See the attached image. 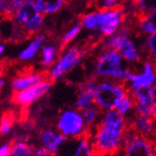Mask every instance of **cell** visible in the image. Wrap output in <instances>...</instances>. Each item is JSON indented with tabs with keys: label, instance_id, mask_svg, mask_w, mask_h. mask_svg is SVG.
I'll return each instance as SVG.
<instances>
[{
	"label": "cell",
	"instance_id": "7402d4cb",
	"mask_svg": "<svg viewBox=\"0 0 156 156\" xmlns=\"http://www.w3.org/2000/svg\"><path fill=\"white\" fill-rule=\"evenodd\" d=\"M58 59L56 48L51 45H47L43 47L41 53V64L46 67L50 68L52 64H54Z\"/></svg>",
	"mask_w": 156,
	"mask_h": 156
},
{
	"label": "cell",
	"instance_id": "9c48e42d",
	"mask_svg": "<svg viewBox=\"0 0 156 156\" xmlns=\"http://www.w3.org/2000/svg\"><path fill=\"white\" fill-rule=\"evenodd\" d=\"M48 79H51V72L48 69H43V71L35 72L26 75L16 76L13 77L12 80V91L23 90Z\"/></svg>",
	"mask_w": 156,
	"mask_h": 156
},
{
	"label": "cell",
	"instance_id": "277c9868",
	"mask_svg": "<svg viewBox=\"0 0 156 156\" xmlns=\"http://www.w3.org/2000/svg\"><path fill=\"white\" fill-rule=\"evenodd\" d=\"M90 128H88L81 135L67 137L54 151L55 156H94L92 150Z\"/></svg>",
	"mask_w": 156,
	"mask_h": 156
},
{
	"label": "cell",
	"instance_id": "ffe728a7",
	"mask_svg": "<svg viewBox=\"0 0 156 156\" xmlns=\"http://www.w3.org/2000/svg\"><path fill=\"white\" fill-rule=\"evenodd\" d=\"M141 50L144 51V54L147 55V62H151V64L156 65V32L150 35L146 45L141 46Z\"/></svg>",
	"mask_w": 156,
	"mask_h": 156
},
{
	"label": "cell",
	"instance_id": "7c38bea8",
	"mask_svg": "<svg viewBox=\"0 0 156 156\" xmlns=\"http://www.w3.org/2000/svg\"><path fill=\"white\" fill-rule=\"evenodd\" d=\"M38 13L39 9L36 4L32 0H28L19 6L16 13H15V21L19 23L20 25L26 27Z\"/></svg>",
	"mask_w": 156,
	"mask_h": 156
},
{
	"label": "cell",
	"instance_id": "2e32d148",
	"mask_svg": "<svg viewBox=\"0 0 156 156\" xmlns=\"http://www.w3.org/2000/svg\"><path fill=\"white\" fill-rule=\"evenodd\" d=\"M39 11L44 14L57 12L64 5H68V0H35Z\"/></svg>",
	"mask_w": 156,
	"mask_h": 156
},
{
	"label": "cell",
	"instance_id": "8992f818",
	"mask_svg": "<svg viewBox=\"0 0 156 156\" xmlns=\"http://www.w3.org/2000/svg\"><path fill=\"white\" fill-rule=\"evenodd\" d=\"M80 112L73 110L65 111L61 113L57 122V129L67 137L81 135L88 129Z\"/></svg>",
	"mask_w": 156,
	"mask_h": 156
},
{
	"label": "cell",
	"instance_id": "7a4b0ae2",
	"mask_svg": "<svg viewBox=\"0 0 156 156\" xmlns=\"http://www.w3.org/2000/svg\"><path fill=\"white\" fill-rule=\"evenodd\" d=\"M127 83L116 80L98 83L94 89V105L102 111L114 110L119 99L127 93Z\"/></svg>",
	"mask_w": 156,
	"mask_h": 156
},
{
	"label": "cell",
	"instance_id": "3957f363",
	"mask_svg": "<svg viewBox=\"0 0 156 156\" xmlns=\"http://www.w3.org/2000/svg\"><path fill=\"white\" fill-rule=\"evenodd\" d=\"M96 73L99 76L112 77L116 81L126 82H130L134 74L129 69L123 68L121 54L114 51H108L99 57Z\"/></svg>",
	"mask_w": 156,
	"mask_h": 156
},
{
	"label": "cell",
	"instance_id": "30bf717a",
	"mask_svg": "<svg viewBox=\"0 0 156 156\" xmlns=\"http://www.w3.org/2000/svg\"><path fill=\"white\" fill-rule=\"evenodd\" d=\"M156 82V71L153 64L151 62H146L144 65L143 72L140 73L133 74V77L130 81L129 87L131 89L147 88Z\"/></svg>",
	"mask_w": 156,
	"mask_h": 156
},
{
	"label": "cell",
	"instance_id": "f546056e",
	"mask_svg": "<svg viewBox=\"0 0 156 156\" xmlns=\"http://www.w3.org/2000/svg\"><path fill=\"white\" fill-rule=\"evenodd\" d=\"M27 156H37V155H36L35 153H33V152H32V153H30V154L27 155Z\"/></svg>",
	"mask_w": 156,
	"mask_h": 156
},
{
	"label": "cell",
	"instance_id": "6da1fadb",
	"mask_svg": "<svg viewBox=\"0 0 156 156\" xmlns=\"http://www.w3.org/2000/svg\"><path fill=\"white\" fill-rule=\"evenodd\" d=\"M126 130L115 128L101 122L95 126L92 150L94 156L115 155L123 147L124 134Z\"/></svg>",
	"mask_w": 156,
	"mask_h": 156
},
{
	"label": "cell",
	"instance_id": "603a6c76",
	"mask_svg": "<svg viewBox=\"0 0 156 156\" xmlns=\"http://www.w3.org/2000/svg\"><path fill=\"white\" fill-rule=\"evenodd\" d=\"M79 112L83 116V119L85 121L86 126H87L88 128H91L93 125H94V123L97 120L99 115L101 114L102 110L99 108L95 105V106H91V107L87 108H84V110L79 111Z\"/></svg>",
	"mask_w": 156,
	"mask_h": 156
},
{
	"label": "cell",
	"instance_id": "9a60e30c",
	"mask_svg": "<svg viewBox=\"0 0 156 156\" xmlns=\"http://www.w3.org/2000/svg\"><path fill=\"white\" fill-rule=\"evenodd\" d=\"M28 0H0L2 20H14L15 13L21 4Z\"/></svg>",
	"mask_w": 156,
	"mask_h": 156
},
{
	"label": "cell",
	"instance_id": "4fadbf2b",
	"mask_svg": "<svg viewBox=\"0 0 156 156\" xmlns=\"http://www.w3.org/2000/svg\"><path fill=\"white\" fill-rule=\"evenodd\" d=\"M65 138V135L51 129H43L40 131V135H39V139L44 147H47L53 152L58 149V147Z\"/></svg>",
	"mask_w": 156,
	"mask_h": 156
},
{
	"label": "cell",
	"instance_id": "4dcf8cb0",
	"mask_svg": "<svg viewBox=\"0 0 156 156\" xmlns=\"http://www.w3.org/2000/svg\"><path fill=\"white\" fill-rule=\"evenodd\" d=\"M154 66V68H155V71H156V65H153Z\"/></svg>",
	"mask_w": 156,
	"mask_h": 156
},
{
	"label": "cell",
	"instance_id": "d6986e66",
	"mask_svg": "<svg viewBox=\"0 0 156 156\" xmlns=\"http://www.w3.org/2000/svg\"><path fill=\"white\" fill-rule=\"evenodd\" d=\"M44 41H45V35L44 34H40V35L36 36V38L29 45L28 48L25 49L20 53L19 59L20 60H30V59H32L37 53L39 49L41 48V46H42Z\"/></svg>",
	"mask_w": 156,
	"mask_h": 156
},
{
	"label": "cell",
	"instance_id": "8fae6325",
	"mask_svg": "<svg viewBox=\"0 0 156 156\" xmlns=\"http://www.w3.org/2000/svg\"><path fill=\"white\" fill-rule=\"evenodd\" d=\"M138 29L142 33L151 34L156 32V12H147L137 8L132 12Z\"/></svg>",
	"mask_w": 156,
	"mask_h": 156
},
{
	"label": "cell",
	"instance_id": "83f0119b",
	"mask_svg": "<svg viewBox=\"0 0 156 156\" xmlns=\"http://www.w3.org/2000/svg\"><path fill=\"white\" fill-rule=\"evenodd\" d=\"M151 91H152V94H153V96H154V98L156 100V82L151 86Z\"/></svg>",
	"mask_w": 156,
	"mask_h": 156
},
{
	"label": "cell",
	"instance_id": "f1b7e54d",
	"mask_svg": "<svg viewBox=\"0 0 156 156\" xmlns=\"http://www.w3.org/2000/svg\"><path fill=\"white\" fill-rule=\"evenodd\" d=\"M0 50H1V53H3V51L5 50V46H3V45L0 46Z\"/></svg>",
	"mask_w": 156,
	"mask_h": 156
},
{
	"label": "cell",
	"instance_id": "44dd1931",
	"mask_svg": "<svg viewBox=\"0 0 156 156\" xmlns=\"http://www.w3.org/2000/svg\"><path fill=\"white\" fill-rule=\"evenodd\" d=\"M18 119V116L15 114L13 111L8 110L2 112L1 116V126H0V130H1L2 135H7L11 131L13 124Z\"/></svg>",
	"mask_w": 156,
	"mask_h": 156
},
{
	"label": "cell",
	"instance_id": "4316f807",
	"mask_svg": "<svg viewBox=\"0 0 156 156\" xmlns=\"http://www.w3.org/2000/svg\"><path fill=\"white\" fill-rule=\"evenodd\" d=\"M10 150H11V143L10 142L3 144L1 146V149H0V156H9Z\"/></svg>",
	"mask_w": 156,
	"mask_h": 156
},
{
	"label": "cell",
	"instance_id": "ac0fdd59",
	"mask_svg": "<svg viewBox=\"0 0 156 156\" xmlns=\"http://www.w3.org/2000/svg\"><path fill=\"white\" fill-rule=\"evenodd\" d=\"M10 143L11 150L9 156H27L34 151L33 146L29 145L25 140H21L19 138L11 140Z\"/></svg>",
	"mask_w": 156,
	"mask_h": 156
},
{
	"label": "cell",
	"instance_id": "cb8c5ba5",
	"mask_svg": "<svg viewBox=\"0 0 156 156\" xmlns=\"http://www.w3.org/2000/svg\"><path fill=\"white\" fill-rule=\"evenodd\" d=\"M134 108L133 101H132L130 95L129 94V92L127 90V93L125 94L122 98L119 99V101L117 102L115 110L117 112H119L122 115H127L129 112H131L132 108Z\"/></svg>",
	"mask_w": 156,
	"mask_h": 156
},
{
	"label": "cell",
	"instance_id": "d4e9b609",
	"mask_svg": "<svg viewBox=\"0 0 156 156\" xmlns=\"http://www.w3.org/2000/svg\"><path fill=\"white\" fill-rule=\"evenodd\" d=\"M136 6L147 12H156V0H138Z\"/></svg>",
	"mask_w": 156,
	"mask_h": 156
},
{
	"label": "cell",
	"instance_id": "5b68a950",
	"mask_svg": "<svg viewBox=\"0 0 156 156\" xmlns=\"http://www.w3.org/2000/svg\"><path fill=\"white\" fill-rule=\"evenodd\" d=\"M54 82L55 81H53L52 79H48L38 83L29 89L19 91H12L10 97V102L13 105L28 108L30 105H32L36 100L46 94L47 91L54 84Z\"/></svg>",
	"mask_w": 156,
	"mask_h": 156
},
{
	"label": "cell",
	"instance_id": "484cf974",
	"mask_svg": "<svg viewBox=\"0 0 156 156\" xmlns=\"http://www.w3.org/2000/svg\"><path fill=\"white\" fill-rule=\"evenodd\" d=\"M34 153L37 156H55L53 151L48 150L47 147H39L34 151Z\"/></svg>",
	"mask_w": 156,
	"mask_h": 156
},
{
	"label": "cell",
	"instance_id": "ba28073f",
	"mask_svg": "<svg viewBox=\"0 0 156 156\" xmlns=\"http://www.w3.org/2000/svg\"><path fill=\"white\" fill-rule=\"evenodd\" d=\"M154 145L152 141L138 134L130 141L124 144V156H153Z\"/></svg>",
	"mask_w": 156,
	"mask_h": 156
},
{
	"label": "cell",
	"instance_id": "52a82bcc",
	"mask_svg": "<svg viewBox=\"0 0 156 156\" xmlns=\"http://www.w3.org/2000/svg\"><path fill=\"white\" fill-rule=\"evenodd\" d=\"M86 51L81 48L80 46H74L72 49H69L64 56H62L57 62L55 66L51 71V77L53 81L58 79L63 74L69 72L79 60L86 55Z\"/></svg>",
	"mask_w": 156,
	"mask_h": 156
},
{
	"label": "cell",
	"instance_id": "5bb4252c",
	"mask_svg": "<svg viewBox=\"0 0 156 156\" xmlns=\"http://www.w3.org/2000/svg\"><path fill=\"white\" fill-rule=\"evenodd\" d=\"M116 51L129 62H140V56L135 46L128 37H123L121 39Z\"/></svg>",
	"mask_w": 156,
	"mask_h": 156
},
{
	"label": "cell",
	"instance_id": "e0dca14e",
	"mask_svg": "<svg viewBox=\"0 0 156 156\" xmlns=\"http://www.w3.org/2000/svg\"><path fill=\"white\" fill-rule=\"evenodd\" d=\"M82 24L79 23L75 26H73V28L69 29L68 32L65 33V34L62 36L59 39V44H58V51H57V55L58 58H61V54L64 52V51L66 50L67 47L71 44V42L73 40V39L79 34V33L81 32V29H82Z\"/></svg>",
	"mask_w": 156,
	"mask_h": 156
}]
</instances>
